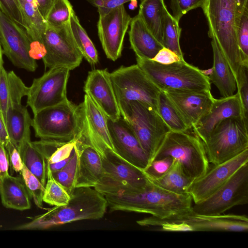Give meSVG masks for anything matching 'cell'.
Instances as JSON below:
<instances>
[{
	"label": "cell",
	"instance_id": "cell-1",
	"mask_svg": "<svg viewBox=\"0 0 248 248\" xmlns=\"http://www.w3.org/2000/svg\"><path fill=\"white\" fill-rule=\"evenodd\" d=\"M248 0H205L202 9L208 26V36H214L226 58L235 80L244 65L237 34Z\"/></svg>",
	"mask_w": 248,
	"mask_h": 248
},
{
	"label": "cell",
	"instance_id": "cell-2",
	"mask_svg": "<svg viewBox=\"0 0 248 248\" xmlns=\"http://www.w3.org/2000/svg\"><path fill=\"white\" fill-rule=\"evenodd\" d=\"M110 212L125 211L150 214L164 218L191 211L192 198L166 190L152 181L143 189L106 195Z\"/></svg>",
	"mask_w": 248,
	"mask_h": 248
},
{
	"label": "cell",
	"instance_id": "cell-3",
	"mask_svg": "<svg viewBox=\"0 0 248 248\" xmlns=\"http://www.w3.org/2000/svg\"><path fill=\"white\" fill-rule=\"evenodd\" d=\"M108 207L105 196L93 187H76L67 203L48 208L16 229L45 230L82 220H98L104 216Z\"/></svg>",
	"mask_w": 248,
	"mask_h": 248
},
{
	"label": "cell",
	"instance_id": "cell-4",
	"mask_svg": "<svg viewBox=\"0 0 248 248\" xmlns=\"http://www.w3.org/2000/svg\"><path fill=\"white\" fill-rule=\"evenodd\" d=\"M84 125L83 103L77 105L68 99L33 114L31 124L36 137L62 142L78 140Z\"/></svg>",
	"mask_w": 248,
	"mask_h": 248
},
{
	"label": "cell",
	"instance_id": "cell-5",
	"mask_svg": "<svg viewBox=\"0 0 248 248\" xmlns=\"http://www.w3.org/2000/svg\"><path fill=\"white\" fill-rule=\"evenodd\" d=\"M136 59L137 64L161 91H211L208 76L184 60L165 64L153 60Z\"/></svg>",
	"mask_w": 248,
	"mask_h": 248
},
{
	"label": "cell",
	"instance_id": "cell-6",
	"mask_svg": "<svg viewBox=\"0 0 248 248\" xmlns=\"http://www.w3.org/2000/svg\"><path fill=\"white\" fill-rule=\"evenodd\" d=\"M141 226H155L158 231L169 232L248 231V218L245 215L209 216L196 215L191 211L164 218L153 216L136 221Z\"/></svg>",
	"mask_w": 248,
	"mask_h": 248
},
{
	"label": "cell",
	"instance_id": "cell-7",
	"mask_svg": "<svg viewBox=\"0 0 248 248\" xmlns=\"http://www.w3.org/2000/svg\"><path fill=\"white\" fill-rule=\"evenodd\" d=\"M99 154L103 174L93 188L104 196L140 190L151 182L143 170L126 161L114 151L105 148Z\"/></svg>",
	"mask_w": 248,
	"mask_h": 248
},
{
	"label": "cell",
	"instance_id": "cell-8",
	"mask_svg": "<svg viewBox=\"0 0 248 248\" xmlns=\"http://www.w3.org/2000/svg\"><path fill=\"white\" fill-rule=\"evenodd\" d=\"M118 103L121 116L134 132L149 158V165L170 129L157 111L148 105L137 101Z\"/></svg>",
	"mask_w": 248,
	"mask_h": 248
},
{
	"label": "cell",
	"instance_id": "cell-9",
	"mask_svg": "<svg viewBox=\"0 0 248 248\" xmlns=\"http://www.w3.org/2000/svg\"><path fill=\"white\" fill-rule=\"evenodd\" d=\"M165 156L178 161L186 174L194 180L202 176L210 168L203 142L195 134L186 132L170 130L152 161Z\"/></svg>",
	"mask_w": 248,
	"mask_h": 248
},
{
	"label": "cell",
	"instance_id": "cell-10",
	"mask_svg": "<svg viewBox=\"0 0 248 248\" xmlns=\"http://www.w3.org/2000/svg\"><path fill=\"white\" fill-rule=\"evenodd\" d=\"M248 120L231 117L220 122L203 142L209 163L217 165L248 149Z\"/></svg>",
	"mask_w": 248,
	"mask_h": 248
},
{
	"label": "cell",
	"instance_id": "cell-11",
	"mask_svg": "<svg viewBox=\"0 0 248 248\" xmlns=\"http://www.w3.org/2000/svg\"><path fill=\"white\" fill-rule=\"evenodd\" d=\"M110 76L118 102L137 101L157 111L160 91L137 64L121 66Z\"/></svg>",
	"mask_w": 248,
	"mask_h": 248
},
{
	"label": "cell",
	"instance_id": "cell-12",
	"mask_svg": "<svg viewBox=\"0 0 248 248\" xmlns=\"http://www.w3.org/2000/svg\"><path fill=\"white\" fill-rule=\"evenodd\" d=\"M248 203V162L238 169L218 190L205 200L194 203V214L215 216L233 206Z\"/></svg>",
	"mask_w": 248,
	"mask_h": 248
},
{
	"label": "cell",
	"instance_id": "cell-13",
	"mask_svg": "<svg viewBox=\"0 0 248 248\" xmlns=\"http://www.w3.org/2000/svg\"><path fill=\"white\" fill-rule=\"evenodd\" d=\"M42 38L46 51L42 58L46 68L63 67L71 70L80 65L83 56L74 40L70 22L57 28L47 26Z\"/></svg>",
	"mask_w": 248,
	"mask_h": 248
},
{
	"label": "cell",
	"instance_id": "cell-14",
	"mask_svg": "<svg viewBox=\"0 0 248 248\" xmlns=\"http://www.w3.org/2000/svg\"><path fill=\"white\" fill-rule=\"evenodd\" d=\"M70 71L66 67H55L33 79L26 96L27 106L33 114L67 99L66 88Z\"/></svg>",
	"mask_w": 248,
	"mask_h": 248
},
{
	"label": "cell",
	"instance_id": "cell-15",
	"mask_svg": "<svg viewBox=\"0 0 248 248\" xmlns=\"http://www.w3.org/2000/svg\"><path fill=\"white\" fill-rule=\"evenodd\" d=\"M0 41L3 53L16 66L34 72L36 60L30 55L28 37L25 29L0 10Z\"/></svg>",
	"mask_w": 248,
	"mask_h": 248
},
{
	"label": "cell",
	"instance_id": "cell-16",
	"mask_svg": "<svg viewBox=\"0 0 248 248\" xmlns=\"http://www.w3.org/2000/svg\"><path fill=\"white\" fill-rule=\"evenodd\" d=\"M131 18L124 5L99 16L98 36L108 59L115 61L121 56L124 38Z\"/></svg>",
	"mask_w": 248,
	"mask_h": 248
},
{
	"label": "cell",
	"instance_id": "cell-17",
	"mask_svg": "<svg viewBox=\"0 0 248 248\" xmlns=\"http://www.w3.org/2000/svg\"><path fill=\"white\" fill-rule=\"evenodd\" d=\"M248 162V149L235 157L209 168L193 181L187 189L194 203L209 197L222 186L242 165Z\"/></svg>",
	"mask_w": 248,
	"mask_h": 248
},
{
	"label": "cell",
	"instance_id": "cell-18",
	"mask_svg": "<svg viewBox=\"0 0 248 248\" xmlns=\"http://www.w3.org/2000/svg\"><path fill=\"white\" fill-rule=\"evenodd\" d=\"M107 123L115 152L126 161L145 170L149 164V158L128 123L121 116L116 120L107 118Z\"/></svg>",
	"mask_w": 248,
	"mask_h": 248
},
{
	"label": "cell",
	"instance_id": "cell-19",
	"mask_svg": "<svg viewBox=\"0 0 248 248\" xmlns=\"http://www.w3.org/2000/svg\"><path fill=\"white\" fill-rule=\"evenodd\" d=\"M84 90L107 118L116 120L121 116L110 73L107 69L90 71L85 81Z\"/></svg>",
	"mask_w": 248,
	"mask_h": 248
},
{
	"label": "cell",
	"instance_id": "cell-20",
	"mask_svg": "<svg viewBox=\"0 0 248 248\" xmlns=\"http://www.w3.org/2000/svg\"><path fill=\"white\" fill-rule=\"evenodd\" d=\"M74 148L77 155L75 187H94L103 174L101 156L84 130Z\"/></svg>",
	"mask_w": 248,
	"mask_h": 248
},
{
	"label": "cell",
	"instance_id": "cell-21",
	"mask_svg": "<svg viewBox=\"0 0 248 248\" xmlns=\"http://www.w3.org/2000/svg\"><path fill=\"white\" fill-rule=\"evenodd\" d=\"M163 92L176 108L189 129L209 111L215 99L211 91L168 90Z\"/></svg>",
	"mask_w": 248,
	"mask_h": 248
},
{
	"label": "cell",
	"instance_id": "cell-22",
	"mask_svg": "<svg viewBox=\"0 0 248 248\" xmlns=\"http://www.w3.org/2000/svg\"><path fill=\"white\" fill-rule=\"evenodd\" d=\"M231 117L246 118L237 93L231 96L215 98L209 111L192 128L194 134L204 142L217 124Z\"/></svg>",
	"mask_w": 248,
	"mask_h": 248
},
{
	"label": "cell",
	"instance_id": "cell-23",
	"mask_svg": "<svg viewBox=\"0 0 248 248\" xmlns=\"http://www.w3.org/2000/svg\"><path fill=\"white\" fill-rule=\"evenodd\" d=\"M82 103L85 119L84 131L91 143L99 153L105 148L115 151L106 115L86 94Z\"/></svg>",
	"mask_w": 248,
	"mask_h": 248
},
{
	"label": "cell",
	"instance_id": "cell-24",
	"mask_svg": "<svg viewBox=\"0 0 248 248\" xmlns=\"http://www.w3.org/2000/svg\"><path fill=\"white\" fill-rule=\"evenodd\" d=\"M128 31L131 48L137 58L153 60L163 47L138 14L131 18Z\"/></svg>",
	"mask_w": 248,
	"mask_h": 248
},
{
	"label": "cell",
	"instance_id": "cell-25",
	"mask_svg": "<svg viewBox=\"0 0 248 248\" xmlns=\"http://www.w3.org/2000/svg\"><path fill=\"white\" fill-rule=\"evenodd\" d=\"M211 46L213 53V66L209 79L218 89L222 97L231 96L236 90V82L226 58L214 36Z\"/></svg>",
	"mask_w": 248,
	"mask_h": 248
},
{
	"label": "cell",
	"instance_id": "cell-26",
	"mask_svg": "<svg viewBox=\"0 0 248 248\" xmlns=\"http://www.w3.org/2000/svg\"><path fill=\"white\" fill-rule=\"evenodd\" d=\"M28 88L13 71L8 72L2 67L0 71V116L5 127L9 107L21 103L22 98L27 95Z\"/></svg>",
	"mask_w": 248,
	"mask_h": 248
},
{
	"label": "cell",
	"instance_id": "cell-27",
	"mask_svg": "<svg viewBox=\"0 0 248 248\" xmlns=\"http://www.w3.org/2000/svg\"><path fill=\"white\" fill-rule=\"evenodd\" d=\"M32 119L27 107L21 103L9 107L6 115V129L10 141L17 148L25 140L31 139Z\"/></svg>",
	"mask_w": 248,
	"mask_h": 248
},
{
	"label": "cell",
	"instance_id": "cell-28",
	"mask_svg": "<svg viewBox=\"0 0 248 248\" xmlns=\"http://www.w3.org/2000/svg\"><path fill=\"white\" fill-rule=\"evenodd\" d=\"M1 203L7 208L24 211L30 209V195L24 182L10 175L0 178Z\"/></svg>",
	"mask_w": 248,
	"mask_h": 248
},
{
	"label": "cell",
	"instance_id": "cell-29",
	"mask_svg": "<svg viewBox=\"0 0 248 248\" xmlns=\"http://www.w3.org/2000/svg\"><path fill=\"white\" fill-rule=\"evenodd\" d=\"M17 150L24 165L45 186L47 177V160L31 139L24 140Z\"/></svg>",
	"mask_w": 248,
	"mask_h": 248
},
{
	"label": "cell",
	"instance_id": "cell-30",
	"mask_svg": "<svg viewBox=\"0 0 248 248\" xmlns=\"http://www.w3.org/2000/svg\"><path fill=\"white\" fill-rule=\"evenodd\" d=\"M165 6L164 0H142L138 13L147 28L161 44Z\"/></svg>",
	"mask_w": 248,
	"mask_h": 248
},
{
	"label": "cell",
	"instance_id": "cell-31",
	"mask_svg": "<svg viewBox=\"0 0 248 248\" xmlns=\"http://www.w3.org/2000/svg\"><path fill=\"white\" fill-rule=\"evenodd\" d=\"M154 184L169 191L187 194V189L194 180L185 172L180 162L174 159L169 170L161 177L151 180Z\"/></svg>",
	"mask_w": 248,
	"mask_h": 248
},
{
	"label": "cell",
	"instance_id": "cell-32",
	"mask_svg": "<svg viewBox=\"0 0 248 248\" xmlns=\"http://www.w3.org/2000/svg\"><path fill=\"white\" fill-rule=\"evenodd\" d=\"M69 22L74 40L83 58L90 64H96L98 62L97 51L74 10Z\"/></svg>",
	"mask_w": 248,
	"mask_h": 248
},
{
	"label": "cell",
	"instance_id": "cell-33",
	"mask_svg": "<svg viewBox=\"0 0 248 248\" xmlns=\"http://www.w3.org/2000/svg\"><path fill=\"white\" fill-rule=\"evenodd\" d=\"M22 13L28 26L26 31L29 37L40 39L47 27L35 0H19Z\"/></svg>",
	"mask_w": 248,
	"mask_h": 248
},
{
	"label": "cell",
	"instance_id": "cell-34",
	"mask_svg": "<svg viewBox=\"0 0 248 248\" xmlns=\"http://www.w3.org/2000/svg\"><path fill=\"white\" fill-rule=\"evenodd\" d=\"M157 111L170 130L186 132L189 129L174 104L163 91L159 93Z\"/></svg>",
	"mask_w": 248,
	"mask_h": 248
},
{
	"label": "cell",
	"instance_id": "cell-35",
	"mask_svg": "<svg viewBox=\"0 0 248 248\" xmlns=\"http://www.w3.org/2000/svg\"><path fill=\"white\" fill-rule=\"evenodd\" d=\"M182 29L178 22L168 10L164 8L162 31V45L184 59L180 45V38Z\"/></svg>",
	"mask_w": 248,
	"mask_h": 248
},
{
	"label": "cell",
	"instance_id": "cell-36",
	"mask_svg": "<svg viewBox=\"0 0 248 248\" xmlns=\"http://www.w3.org/2000/svg\"><path fill=\"white\" fill-rule=\"evenodd\" d=\"M70 195L53 178L47 165V177L43 197V202L53 206H61L68 203Z\"/></svg>",
	"mask_w": 248,
	"mask_h": 248
},
{
	"label": "cell",
	"instance_id": "cell-37",
	"mask_svg": "<svg viewBox=\"0 0 248 248\" xmlns=\"http://www.w3.org/2000/svg\"><path fill=\"white\" fill-rule=\"evenodd\" d=\"M73 10L68 0H55L46 19L47 26L57 28L68 23Z\"/></svg>",
	"mask_w": 248,
	"mask_h": 248
},
{
	"label": "cell",
	"instance_id": "cell-38",
	"mask_svg": "<svg viewBox=\"0 0 248 248\" xmlns=\"http://www.w3.org/2000/svg\"><path fill=\"white\" fill-rule=\"evenodd\" d=\"M77 163V155L74 148L73 155L67 164L61 170L52 172L55 180L66 190L69 195L75 188V180Z\"/></svg>",
	"mask_w": 248,
	"mask_h": 248
},
{
	"label": "cell",
	"instance_id": "cell-39",
	"mask_svg": "<svg viewBox=\"0 0 248 248\" xmlns=\"http://www.w3.org/2000/svg\"><path fill=\"white\" fill-rule=\"evenodd\" d=\"M20 172L26 189L35 205L40 209H45L43 201L45 186L24 165Z\"/></svg>",
	"mask_w": 248,
	"mask_h": 248
},
{
	"label": "cell",
	"instance_id": "cell-40",
	"mask_svg": "<svg viewBox=\"0 0 248 248\" xmlns=\"http://www.w3.org/2000/svg\"><path fill=\"white\" fill-rule=\"evenodd\" d=\"M0 10L25 31L28 30L19 0H0Z\"/></svg>",
	"mask_w": 248,
	"mask_h": 248
},
{
	"label": "cell",
	"instance_id": "cell-41",
	"mask_svg": "<svg viewBox=\"0 0 248 248\" xmlns=\"http://www.w3.org/2000/svg\"><path fill=\"white\" fill-rule=\"evenodd\" d=\"M237 38L243 64L248 65V7L245 10L242 15Z\"/></svg>",
	"mask_w": 248,
	"mask_h": 248
},
{
	"label": "cell",
	"instance_id": "cell-42",
	"mask_svg": "<svg viewBox=\"0 0 248 248\" xmlns=\"http://www.w3.org/2000/svg\"><path fill=\"white\" fill-rule=\"evenodd\" d=\"M174 159L170 156H165L153 160L144 170L149 178L155 180L163 176L172 166Z\"/></svg>",
	"mask_w": 248,
	"mask_h": 248
},
{
	"label": "cell",
	"instance_id": "cell-43",
	"mask_svg": "<svg viewBox=\"0 0 248 248\" xmlns=\"http://www.w3.org/2000/svg\"><path fill=\"white\" fill-rule=\"evenodd\" d=\"M205 0H170L172 16L179 22L182 17L189 11L202 8Z\"/></svg>",
	"mask_w": 248,
	"mask_h": 248
},
{
	"label": "cell",
	"instance_id": "cell-44",
	"mask_svg": "<svg viewBox=\"0 0 248 248\" xmlns=\"http://www.w3.org/2000/svg\"><path fill=\"white\" fill-rule=\"evenodd\" d=\"M248 65H243L236 79L237 93L243 106L245 117L248 114Z\"/></svg>",
	"mask_w": 248,
	"mask_h": 248
},
{
	"label": "cell",
	"instance_id": "cell-45",
	"mask_svg": "<svg viewBox=\"0 0 248 248\" xmlns=\"http://www.w3.org/2000/svg\"><path fill=\"white\" fill-rule=\"evenodd\" d=\"M77 140L64 142L50 156L47 160V162L49 164L56 163L70 156Z\"/></svg>",
	"mask_w": 248,
	"mask_h": 248
},
{
	"label": "cell",
	"instance_id": "cell-46",
	"mask_svg": "<svg viewBox=\"0 0 248 248\" xmlns=\"http://www.w3.org/2000/svg\"><path fill=\"white\" fill-rule=\"evenodd\" d=\"M5 147L8 152L13 169L16 172H20L24 164L18 150L10 141Z\"/></svg>",
	"mask_w": 248,
	"mask_h": 248
},
{
	"label": "cell",
	"instance_id": "cell-47",
	"mask_svg": "<svg viewBox=\"0 0 248 248\" xmlns=\"http://www.w3.org/2000/svg\"><path fill=\"white\" fill-rule=\"evenodd\" d=\"M183 60L184 59H182L173 51L164 47L159 51L153 59L155 62L165 64Z\"/></svg>",
	"mask_w": 248,
	"mask_h": 248
},
{
	"label": "cell",
	"instance_id": "cell-48",
	"mask_svg": "<svg viewBox=\"0 0 248 248\" xmlns=\"http://www.w3.org/2000/svg\"><path fill=\"white\" fill-rule=\"evenodd\" d=\"M6 151L4 144L0 141V178L9 175V160Z\"/></svg>",
	"mask_w": 248,
	"mask_h": 248
},
{
	"label": "cell",
	"instance_id": "cell-49",
	"mask_svg": "<svg viewBox=\"0 0 248 248\" xmlns=\"http://www.w3.org/2000/svg\"><path fill=\"white\" fill-rule=\"evenodd\" d=\"M104 4L103 7L98 9L99 16H102L108 13L110 10L115 8L125 3L132 0H103Z\"/></svg>",
	"mask_w": 248,
	"mask_h": 248
},
{
	"label": "cell",
	"instance_id": "cell-50",
	"mask_svg": "<svg viewBox=\"0 0 248 248\" xmlns=\"http://www.w3.org/2000/svg\"><path fill=\"white\" fill-rule=\"evenodd\" d=\"M39 10L46 20V16L52 6L55 0H35Z\"/></svg>",
	"mask_w": 248,
	"mask_h": 248
},
{
	"label": "cell",
	"instance_id": "cell-51",
	"mask_svg": "<svg viewBox=\"0 0 248 248\" xmlns=\"http://www.w3.org/2000/svg\"><path fill=\"white\" fill-rule=\"evenodd\" d=\"M74 152V148L70 156H69L68 157L65 159L52 164H49L47 163L48 166L51 172L57 171L62 169L63 167H64L70 160L71 158L72 157L73 155Z\"/></svg>",
	"mask_w": 248,
	"mask_h": 248
},
{
	"label": "cell",
	"instance_id": "cell-52",
	"mask_svg": "<svg viewBox=\"0 0 248 248\" xmlns=\"http://www.w3.org/2000/svg\"><path fill=\"white\" fill-rule=\"evenodd\" d=\"M10 141L5 126L0 116V141L5 146Z\"/></svg>",
	"mask_w": 248,
	"mask_h": 248
},
{
	"label": "cell",
	"instance_id": "cell-53",
	"mask_svg": "<svg viewBox=\"0 0 248 248\" xmlns=\"http://www.w3.org/2000/svg\"><path fill=\"white\" fill-rule=\"evenodd\" d=\"M3 50L0 41V71L2 67L3 66Z\"/></svg>",
	"mask_w": 248,
	"mask_h": 248
},
{
	"label": "cell",
	"instance_id": "cell-54",
	"mask_svg": "<svg viewBox=\"0 0 248 248\" xmlns=\"http://www.w3.org/2000/svg\"></svg>",
	"mask_w": 248,
	"mask_h": 248
}]
</instances>
